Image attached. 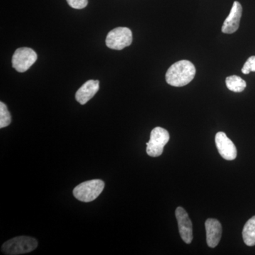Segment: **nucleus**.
Instances as JSON below:
<instances>
[{
	"label": "nucleus",
	"mask_w": 255,
	"mask_h": 255,
	"mask_svg": "<svg viewBox=\"0 0 255 255\" xmlns=\"http://www.w3.org/2000/svg\"><path fill=\"white\" fill-rule=\"evenodd\" d=\"M195 75L194 64L189 60H182L171 65L166 73V82L171 86L184 87L194 80Z\"/></svg>",
	"instance_id": "nucleus-1"
},
{
	"label": "nucleus",
	"mask_w": 255,
	"mask_h": 255,
	"mask_svg": "<svg viewBox=\"0 0 255 255\" xmlns=\"http://www.w3.org/2000/svg\"><path fill=\"white\" fill-rule=\"evenodd\" d=\"M38 241L28 236H18L6 241L1 246V252L5 255H18L26 254L36 250Z\"/></svg>",
	"instance_id": "nucleus-2"
},
{
	"label": "nucleus",
	"mask_w": 255,
	"mask_h": 255,
	"mask_svg": "<svg viewBox=\"0 0 255 255\" xmlns=\"http://www.w3.org/2000/svg\"><path fill=\"white\" fill-rule=\"evenodd\" d=\"M105 182L100 179L87 181L74 189L73 195L82 202H91L100 195L105 189Z\"/></svg>",
	"instance_id": "nucleus-3"
},
{
	"label": "nucleus",
	"mask_w": 255,
	"mask_h": 255,
	"mask_svg": "<svg viewBox=\"0 0 255 255\" xmlns=\"http://www.w3.org/2000/svg\"><path fill=\"white\" fill-rule=\"evenodd\" d=\"M169 140V134L166 129L156 127L151 131L150 138L147 142L146 152L150 157H159L163 152L164 147Z\"/></svg>",
	"instance_id": "nucleus-4"
},
{
	"label": "nucleus",
	"mask_w": 255,
	"mask_h": 255,
	"mask_svg": "<svg viewBox=\"0 0 255 255\" xmlns=\"http://www.w3.org/2000/svg\"><path fill=\"white\" fill-rule=\"evenodd\" d=\"M132 41V31L127 27L112 30L106 38V44L111 49L120 50L130 46Z\"/></svg>",
	"instance_id": "nucleus-5"
},
{
	"label": "nucleus",
	"mask_w": 255,
	"mask_h": 255,
	"mask_svg": "<svg viewBox=\"0 0 255 255\" xmlns=\"http://www.w3.org/2000/svg\"><path fill=\"white\" fill-rule=\"evenodd\" d=\"M36 52L30 48H18L12 57V67L19 73H24L31 68L37 60Z\"/></svg>",
	"instance_id": "nucleus-6"
},
{
	"label": "nucleus",
	"mask_w": 255,
	"mask_h": 255,
	"mask_svg": "<svg viewBox=\"0 0 255 255\" xmlns=\"http://www.w3.org/2000/svg\"><path fill=\"white\" fill-rule=\"evenodd\" d=\"M216 147L220 155L226 160H233L237 157V149L232 140L223 132L216 133L215 137Z\"/></svg>",
	"instance_id": "nucleus-7"
},
{
	"label": "nucleus",
	"mask_w": 255,
	"mask_h": 255,
	"mask_svg": "<svg viewBox=\"0 0 255 255\" xmlns=\"http://www.w3.org/2000/svg\"><path fill=\"white\" fill-rule=\"evenodd\" d=\"M179 234L184 243L190 244L193 240L192 223L187 211L182 207H177L175 211Z\"/></svg>",
	"instance_id": "nucleus-8"
},
{
	"label": "nucleus",
	"mask_w": 255,
	"mask_h": 255,
	"mask_svg": "<svg viewBox=\"0 0 255 255\" xmlns=\"http://www.w3.org/2000/svg\"><path fill=\"white\" fill-rule=\"evenodd\" d=\"M242 14H243V7L241 3L237 1H234L231 12L223 23V33L231 34L237 31L239 28Z\"/></svg>",
	"instance_id": "nucleus-9"
},
{
	"label": "nucleus",
	"mask_w": 255,
	"mask_h": 255,
	"mask_svg": "<svg viewBox=\"0 0 255 255\" xmlns=\"http://www.w3.org/2000/svg\"><path fill=\"white\" fill-rule=\"evenodd\" d=\"M206 242L208 246L211 248H216L221 241L222 235V226L218 220L209 219L206 223Z\"/></svg>",
	"instance_id": "nucleus-10"
},
{
	"label": "nucleus",
	"mask_w": 255,
	"mask_h": 255,
	"mask_svg": "<svg viewBox=\"0 0 255 255\" xmlns=\"http://www.w3.org/2000/svg\"><path fill=\"white\" fill-rule=\"evenodd\" d=\"M100 90L98 80H88L77 91L75 99L80 105L87 103Z\"/></svg>",
	"instance_id": "nucleus-11"
},
{
	"label": "nucleus",
	"mask_w": 255,
	"mask_h": 255,
	"mask_svg": "<svg viewBox=\"0 0 255 255\" xmlns=\"http://www.w3.org/2000/svg\"><path fill=\"white\" fill-rule=\"evenodd\" d=\"M243 241L248 246H255V216L245 225L243 231Z\"/></svg>",
	"instance_id": "nucleus-12"
},
{
	"label": "nucleus",
	"mask_w": 255,
	"mask_h": 255,
	"mask_svg": "<svg viewBox=\"0 0 255 255\" xmlns=\"http://www.w3.org/2000/svg\"><path fill=\"white\" fill-rule=\"evenodd\" d=\"M228 90L234 92H242L246 88L247 84L243 79L237 75H232L226 79Z\"/></svg>",
	"instance_id": "nucleus-13"
},
{
	"label": "nucleus",
	"mask_w": 255,
	"mask_h": 255,
	"mask_svg": "<svg viewBox=\"0 0 255 255\" xmlns=\"http://www.w3.org/2000/svg\"><path fill=\"white\" fill-rule=\"evenodd\" d=\"M11 122V114L6 105L3 102H0V128H3L8 127Z\"/></svg>",
	"instance_id": "nucleus-14"
},
{
	"label": "nucleus",
	"mask_w": 255,
	"mask_h": 255,
	"mask_svg": "<svg viewBox=\"0 0 255 255\" xmlns=\"http://www.w3.org/2000/svg\"><path fill=\"white\" fill-rule=\"evenodd\" d=\"M251 72H255V56L250 57L242 68V73L246 75H248Z\"/></svg>",
	"instance_id": "nucleus-15"
},
{
	"label": "nucleus",
	"mask_w": 255,
	"mask_h": 255,
	"mask_svg": "<svg viewBox=\"0 0 255 255\" xmlns=\"http://www.w3.org/2000/svg\"><path fill=\"white\" fill-rule=\"evenodd\" d=\"M72 8L77 9H84L88 4V0H67Z\"/></svg>",
	"instance_id": "nucleus-16"
}]
</instances>
